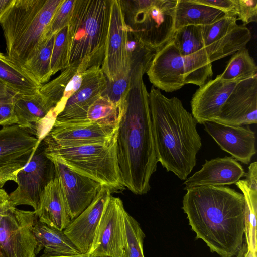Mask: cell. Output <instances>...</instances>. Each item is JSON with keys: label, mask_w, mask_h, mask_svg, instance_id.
<instances>
[{"label": "cell", "mask_w": 257, "mask_h": 257, "mask_svg": "<svg viewBox=\"0 0 257 257\" xmlns=\"http://www.w3.org/2000/svg\"><path fill=\"white\" fill-rule=\"evenodd\" d=\"M15 95L0 97V125L3 127L17 124L14 108Z\"/></svg>", "instance_id": "40"}, {"label": "cell", "mask_w": 257, "mask_h": 257, "mask_svg": "<svg viewBox=\"0 0 257 257\" xmlns=\"http://www.w3.org/2000/svg\"><path fill=\"white\" fill-rule=\"evenodd\" d=\"M38 220L35 212L16 207L0 222L2 257H35L37 242L33 229Z\"/></svg>", "instance_id": "9"}, {"label": "cell", "mask_w": 257, "mask_h": 257, "mask_svg": "<svg viewBox=\"0 0 257 257\" xmlns=\"http://www.w3.org/2000/svg\"><path fill=\"white\" fill-rule=\"evenodd\" d=\"M236 16L243 25L257 20L256 0H236Z\"/></svg>", "instance_id": "39"}, {"label": "cell", "mask_w": 257, "mask_h": 257, "mask_svg": "<svg viewBox=\"0 0 257 257\" xmlns=\"http://www.w3.org/2000/svg\"><path fill=\"white\" fill-rule=\"evenodd\" d=\"M38 140L17 124L0 129V188L16 176L29 162Z\"/></svg>", "instance_id": "13"}, {"label": "cell", "mask_w": 257, "mask_h": 257, "mask_svg": "<svg viewBox=\"0 0 257 257\" xmlns=\"http://www.w3.org/2000/svg\"><path fill=\"white\" fill-rule=\"evenodd\" d=\"M149 100L157 161L185 180L196 166L202 147L197 122L179 99L169 98L154 86Z\"/></svg>", "instance_id": "3"}, {"label": "cell", "mask_w": 257, "mask_h": 257, "mask_svg": "<svg viewBox=\"0 0 257 257\" xmlns=\"http://www.w3.org/2000/svg\"><path fill=\"white\" fill-rule=\"evenodd\" d=\"M36 215L39 222L60 230L72 221L57 177L46 186Z\"/></svg>", "instance_id": "25"}, {"label": "cell", "mask_w": 257, "mask_h": 257, "mask_svg": "<svg viewBox=\"0 0 257 257\" xmlns=\"http://www.w3.org/2000/svg\"><path fill=\"white\" fill-rule=\"evenodd\" d=\"M236 19L227 16L213 24L201 26L203 44L211 63L245 48L250 40V30L238 25Z\"/></svg>", "instance_id": "14"}, {"label": "cell", "mask_w": 257, "mask_h": 257, "mask_svg": "<svg viewBox=\"0 0 257 257\" xmlns=\"http://www.w3.org/2000/svg\"><path fill=\"white\" fill-rule=\"evenodd\" d=\"M63 1L14 0L3 16L6 55L22 68L37 53Z\"/></svg>", "instance_id": "4"}, {"label": "cell", "mask_w": 257, "mask_h": 257, "mask_svg": "<svg viewBox=\"0 0 257 257\" xmlns=\"http://www.w3.org/2000/svg\"><path fill=\"white\" fill-rule=\"evenodd\" d=\"M40 257H92L88 254H79L77 255H67V256H52L43 253Z\"/></svg>", "instance_id": "46"}, {"label": "cell", "mask_w": 257, "mask_h": 257, "mask_svg": "<svg viewBox=\"0 0 257 257\" xmlns=\"http://www.w3.org/2000/svg\"><path fill=\"white\" fill-rule=\"evenodd\" d=\"M235 185L242 192L246 205V243L249 249L256 253L257 190L250 188L245 180H239Z\"/></svg>", "instance_id": "32"}, {"label": "cell", "mask_w": 257, "mask_h": 257, "mask_svg": "<svg viewBox=\"0 0 257 257\" xmlns=\"http://www.w3.org/2000/svg\"><path fill=\"white\" fill-rule=\"evenodd\" d=\"M172 38L183 58L185 84L200 87L211 80L212 65L203 44L201 26L181 28Z\"/></svg>", "instance_id": "12"}, {"label": "cell", "mask_w": 257, "mask_h": 257, "mask_svg": "<svg viewBox=\"0 0 257 257\" xmlns=\"http://www.w3.org/2000/svg\"><path fill=\"white\" fill-rule=\"evenodd\" d=\"M84 72L79 68L68 66L58 77L42 85L40 89V93L55 108L58 115L64 109L68 99L80 88Z\"/></svg>", "instance_id": "26"}, {"label": "cell", "mask_w": 257, "mask_h": 257, "mask_svg": "<svg viewBox=\"0 0 257 257\" xmlns=\"http://www.w3.org/2000/svg\"><path fill=\"white\" fill-rule=\"evenodd\" d=\"M245 177H246L245 180L248 186L254 190H257V162L256 161L249 165Z\"/></svg>", "instance_id": "43"}, {"label": "cell", "mask_w": 257, "mask_h": 257, "mask_svg": "<svg viewBox=\"0 0 257 257\" xmlns=\"http://www.w3.org/2000/svg\"><path fill=\"white\" fill-rule=\"evenodd\" d=\"M131 87L130 73L113 81L107 80L106 87L101 96L107 98L121 111Z\"/></svg>", "instance_id": "37"}, {"label": "cell", "mask_w": 257, "mask_h": 257, "mask_svg": "<svg viewBox=\"0 0 257 257\" xmlns=\"http://www.w3.org/2000/svg\"><path fill=\"white\" fill-rule=\"evenodd\" d=\"M116 127L90 121L61 122L55 120L47 135L58 146L63 147L101 143L111 139Z\"/></svg>", "instance_id": "21"}, {"label": "cell", "mask_w": 257, "mask_h": 257, "mask_svg": "<svg viewBox=\"0 0 257 257\" xmlns=\"http://www.w3.org/2000/svg\"><path fill=\"white\" fill-rule=\"evenodd\" d=\"M68 25L65 26L55 35L50 68L52 75L59 71L68 67Z\"/></svg>", "instance_id": "35"}, {"label": "cell", "mask_w": 257, "mask_h": 257, "mask_svg": "<svg viewBox=\"0 0 257 257\" xmlns=\"http://www.w3.org/2000/svg\"><path fill=\"white\" fill-rule=\"evenodd\" d=\"M146 73L154 87L166 92L185 85L183 58L173 38L156 51Z\"/></svg>", "instance_id": "18"}, {"label": "cell", "mask_w": 257, "mask_h": 257, "mask_svg": "<svg viewBox=\"0 0 257 257\" xmlns=\"http://www.w3.org/2000/svg\"><path fill=\"white\" fill-rule=\"evenodd\" d=\"M129 30L145 46L155 51L174 34L177 0H120Z\"/></svg>", "instance_id": "7"}, {"label": "cell", "mask_w": 257, "mask_h": 257, "mask_svg": "<svg viewBox=\"0 0 257 257\" xmlns=\"http://www.w3.org/2000/svg\"><path fill=\"white\" fill-rule=\"evenodd\" d=\"M127 31L120 0H111L104 57L101 67L108 81H113L130 73Z\"/></svg>", "instance_id": "11"}, {"label": "cell", "mask_w": 257, "mask_h": 257, "mask_svg": "<svg viewBox=\"0 0 257 257\" xmlns=\"http://www.w3.org/2000/svg\"><path fill=\"white\" fill-rule=\"evenodd\" d=\"M15 208L10 199L9 194L5 190L0 188V222Z\"/></svg>", "instance_id": "42"}, {"label": "cell", "mask_w": 257, "mask_h": 257, "mask_svg": "<svg viewBox=\"0 0 257 257\" xmlns=\"http://www.w3.org/2000/svg\"><path fill=\"white\" fill-rule=\"evenodd\" d=\"M0 257H2V256L0 255Z\"/></svg>", "instance_id": "47"}, {"label": "cell", "mask_w": 257, "mask_h": 257, "mask_svg": "<svg viewBox=\"0 0 257 257\" xmlns=\"http://www.w3.org/2000/svg\"><path fill=\"white\" fill-rule=\"evenodd\" d=\"M116 134L101 143L63 147L48 135L43 140L46 152L59 158L74 171L108 188L111 192L124 190L118 163Z\"/></svg>", "instance_id": "6"}, {"label": "cell", "mask_w": 257, "mask_h": 257, "mask_svg": "<svg viewBox=\"0 0 257 257\" xmlns=\"http://www.w3.org/2000/svg\"><path fill=\"white\" fill-rule=\"evenodd\" d=\"M127 50L131 69L139 64H142L149 68L156 53V51L150 49L141 42L128 29Z\"/></svg>", "instance_id": "36"}, {"label": "cell", "mask_w": 257, "mask_h": 257, "mask_svg": "<svg viewBox=\"0 0 257 257\" xmlns=\"http://www.w3.org/2000/svg\"><path fill=\"white\" fill-rule=\"evenodd\" d=\"M76 0H63L55 13L45 34V38L55 35L69 25Z\"/></svg>", "instance_id": "38"}, {"label": "cell", "mask_w": 257, "mask_h": 257, "mask_svg": "<svg viewBox=\"0 0 257 257\" xmlns=\"http://www.w3.org/2000/svg\"><path fill=\"white\" fill-rule=\"evenodd\" d=\"M0 80L15 93L22 95L36 94L42 86L1 51Z\"/></svg>", "instance_id": "29"}, {"label": "cell", "mask_w": 257, "mask_h": 257, "mask_svg": "<svg viewBox=\"0 0 257 257\" xmlns=\"http://www.w3.org/2000/svg\"><path fill=\"white\" fill-rule=\"evenodd\" d=\"M195 1L222 11L228 16L236 17V0H195Z\"/></svg>", "instance_id": "41"}, {"label": "cell", "mask_w": 257, "mask_h": 257, "mask_svg": "<svg viewBox=\"0 0 257 257\" xmlns=\"http://www.w3.org/2000/svg\"><path fill=\"white\" fill-rule=\"evenodd\" d=\"M125 211L120 198L111 195L104 207L89 255L121 256L126 242Z\"/></svg>", "instance_id": "10"}, {"label": "cell", "mask_w": 257, "mask_h": 257, "mask_svg": "<svg viewBox=\"0 0 257 257\" xmlns=\"http://www.w3.org/2000/svg\"><path fill=\"white\" fill-rule=\"evenodd\" d=\"M55 35L45 39L37 53L23 68L42 85L52 76L50 64Z\"/></svg>", "instance_id": "30"}, {"label": "cell", "mask_w": 257, "mask_h": 257, "mask_svg": "<svg viewBox=\"0 0 257 257\" xmlns=\"http://www.w3.org/2000/svg\"><path fill=\"white\" fill-rule=\"evenodd\" d=\"M106 84L107 79L101 67L93 66L85 70L80 88L68 99L56 120L72 122L88 121V109L101 96Z\"/></svg>", "instance_id": "19"}, {"label": "cell", "mask_w": 257, "mask_h": 257, "mask_svg": "<svg viewBox=\"0 0 257 257\" xmlns=\"http://www.w3.org/2000/svg\"><path fill=\"white\" fill-rule=\"evenodd\" d=\"M148 69L141 64L131 70V87L116 134L117 154L125 188L137 195L147 193L156 171L149 93L143 81Z\"/></svg>", "instance_id": "1"}, {"label": "cell", "mask_w": 257, "mask_h": 257, "mask_svg": "<svg viewBox=\"0 0 257 257\" xmlns=\"http://www.w3.org/2000/svg\"><path fill=\"white\" fill-rule=\"evenodd\" d=\"M14 108L17 124L34 136L39 143L48 134L58 115L39 91L31 95L16 94Z\"/></svg>", "instance_id": "17"}, {"label": "cell", "mask_w": 257, "mask_h": 257, "mask_svg": "<svg viewBox=\"0 0 257 257\" xmlns=\"http://www.w3.org/2000/svg\"><path fill=\"white\" fill-rule=\"evenodd\" d=\"M245 172L240 163L232 157L205 160L202 168L187 178L184 189L208 186H225L235 184Z\"/></svg>", "instance_id": "24"}, {"label": "cell", "mask_w": 257, "mask_h": 257, "mask_svg": "<svg viewBox=\"0 0 257 257\" xmlns=\"http://www.w3.org/2000/svg\"><path fill=\"white\" fill-rule=\"evenodd\" d=\"M214 122L234 126L257 123V75L237 83Z\"/></svg>", "instance_id": "16"}, {"label": "cell", "mask_w": 257, "mask_h": 257, "mask_svg": "<svg viewBox=\"0 0 257 257\" xmlns=\"http://www.w3.org/2000/svg\"><path fill=\"white\" fill-rule=\"evenodd\" d=\"M182 209L196 239L220 257L236 256L242 244L247 208L243 195L225 186L187 190Z\"/></svg>", "instance_id": "2"}, {"label": "cell", "mask_w": 257, "mask_h": 257, "mask_svg": "<svg viewBox=\"0 0 257 257\" xmlns=\"http://www.w3.org/2000/svg\"><path fill=\"white\" fill-rule=\"evenodd\" d=\"M33 232L37 242V254L43 249V253L52 256L81 254L63 230L51 227L37 220L34 225Z\"/></svg>", "instance_id": "28"}, {"label": "cell", "mask_w": 257, "mask_h": 257, "mask_svg": "<svg viewBox=\"0 0 257 257\" xmlns=\"http://www.w3.org/2000/svg\"><path fill=\"white\" fill-rule=\"evenodd\" d=\"M111 1L76 0L68 25V66L85 71L102 66Z\"/></svg>", "instance_id": "5"}, {"label": "cell", "mask_w": 257, "mask_h": 257, "mask_svg": "<svg viewBox=\"0 0 257 257\" xmlns=\"http://www.w3.org/2000/svg\"><path fill=\"white\" fill-rule=\"evenodd\" d=\"M236 256V257H257L256 253L249 249L246 243H243Z\"/></svg>", "instance_id": "44"}, {"label": "cell", "mask_w": 257, "mask_h": 257, "mask_svg": "<svg viewBox=\"0 0 257 257\" xmlns=\"http://www.w3.org/2000/svg\"><path fill=\"white\" fill-rule=\"evenodd\" d=\"M14 0H0V21Z\"/></svg>", "instance_id": "45"}, {"label": "cell", "mask_w": 257, "mask_h": 257, "mask_svg": "<svg viewBox=\"0 0 257 257\" xmlns=\"http://www.w3.org/2000/svg\"><path fill=\"white\" fill-rule=\"evenodd\" d=\"M204 129L220 148L236 160L248 164L256 154L255 134L249 127L205 122Z\"/></svg>", "instance_id": "22"}, {"label": "cell", "mask_w": 257, "mask_h": 257, "mask_svg": "<svg viewBox=\"0 0 257 257\" xmlns=\"http://www.w3.org/2000/svg\"><path fill=\"white\" fill-rule=\"evenodd\" d=\"M55 177L54 163L46 156V144L42 140L29 162L17 173L18 186L9 194L11 201L15 207L20 205L32 207L36 214L46 186Z\"/></svg>", "instance_id": "8"}, {"label": "cell", "mask_w": 257, "mask_h": 257, "mask_svg": "<svg viewBox=\"0 0 257 257\" xmlns=\"http://www.w3.org/2000/svg\"><path fill=\"white\" fill-rule=\"evenodd\" d=\"M240 81L225 80L217 75L199 87L190 102L191 114L196 122L202 124L214 122L221 107Z\"/></svg>", "instance_id": "23"}, {"label": "cell", "mask_w": 257, "mask_h": 257, "mask_svg": "<svg viewBox=\"0 0 257 257\" xmlns=\"http://www.w3.org/2000/svg\"><path fill=\"white\" fill-rule=\"evenodd\" d=\"M110 190L102 186L91 203L63 230L82 254H88L91 248Z\"/></svg>", "instance_id": "20"}, {"label": "cell", "mask_w": 257, "mask_h": 257, "mask_svg": "<svg viewBox=\"0 0 257 257\" xmlns=\"http://www.w3.org/2000/svg\"><path fill=\"white\" fill-rule=\"evenodd\" d=\"M256 75L257 66L245 47L232 55L224 70L219 76L225 80L237 81Z\"/></svg>", "instance_id": "31"}, {"label": "cell", "mask_w": 257, "mask_h": 257, "mask_svg": "<svg viewBox=\"0 0 257 257\" xmlns=\"http://www.w3.org/2000/svg\"><path fill=\"white\" fill-rule=\"evenodd\" d=\"M122 111L105 96H101L89 108L88 121L116 127Z\"/></svg>", "instance_id": "33"}, {"label": "cell", "mask_w": 257, "mask_h": 257, "mask_svg": "<svg viewBox=\"0 0 257 257\" xmlns=\"http://www.w3.org/2000/svg\"><path fill=\"white\" fill-rule=\"evenodd\" d=\"M46 154L54 163L56 177L72 220L91 203L102 186L71 169L55 155L46 152Z\"/></svg>", "instance_id": "15"}, {"label": "cell", "mask_w": 257, "mask_h": 257, "mask_svg": "<svg viewBox=\"0 0 257 257\" xmlns=\"http://www.w3.org/2000/svg\"><path fill=\"white\" fill-rule=\"evenodd\" d=\"M124 218L126 242L120 257H145L143 251L145 233L139 223L126 210Z\"/></svg>", "instance_id": "34"}, {"label": "cell", "mask_w": 257, "mask_h": 257, "mask_svg": "<svg viewBox=\"0 0 257 257\" xmlns=\"http://www.w3.org/2000/svg\"><path fill=\"white\" fill-rule=\"evenodd\" d=\"M228 16L224 12L197 3L195 0H177L174 32L187 26H205Z\"/></svg>", "instance_id": "27"}]
</instances>
